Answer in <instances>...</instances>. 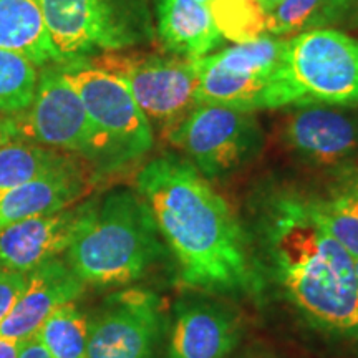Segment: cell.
Segmentation results:
<instances>
[{
	"label": "cell",
	"mask_w": 358,
	"mask_h": 358,
	"mask_svg": "<svg viewBox=\"0 0 358 358\" xmlns=\"http://www.w3.org/2000/svg\"><path fill=\"white\" fill-rule=\"evenodd\" d=\"M136 191L182 287L214 297H261L266 282L249 231L189 161L174 153L151 159L138 173Z\"/></svg>",
	"instance_id": "obj_1"
},
{
	"label": "cell",
	"mask_w": 358,
	"mask_h": 358,
	"mask_svg": "<svg viewBox=\"0 0 358 358\" xmlns=\"http://www.w3.org/2000/svg\"><path fill=\"white\" fill-rule=\"evenodd\" d=\"M249 234L264 282L275 285L308 329L358 342L355 259L322 226L307 196H271Z\"/></svg>",
	"instance_id": "obj_2"
},
{
	"label": "cell",
	"mask_w": 358,
	"mask_h": 358,
	"mask_svg": "<svg viewBox=\"0 0 358 358\" xmlns=\"http://www.w3.org/2000/svg\"><path fill=\"white\" fill-rule=\"evenodd\" d=\"M166 252L145 199L115 189L87 201L65 261L85 285L122 287L145 277Z\"/></svg>",
	"instance_id": "obj_3"
},
{
	"label": "cell",
	"mask_w": 358,
	"mask_h": 358,
	"mask_svg": "<svg viewBox=\"0 0 358 358\" xmlns=\"http://www.w3.org/2000/svg\"><path fill=\"white\" fill-rule=\"evenodd\" d=\"M62 64L131 50L155 38L148 0H42Z\"/></svg>",
	"instance_id": "obj_4"
},
{
	"label": "cell",
	"mask_w": 358,
	"mask_h": 358,
	"mask_svg": "<svg viewBox=\"0 0 358 358\" xmlns=\"http://www.w3.org/2000/svg\"><path fill=\"white\" fill-rule=\"evenodd\" d=\"M15 140L78 156L93 169H120L108 140L98 131L60 65L43 66L29 108L12 116Z\"/></svg>",
	"instance_id": "obj_5"
},
{
	"label": "cell",
	"mask_w": 358,
	"mask_h": 358,
	"mask_svg": "<svg viewBox=\"0 0 358 358\" xmlns=\"http://www.w3.org/2000/svg\"><path fill=\"white\" fill-rule=\"evenodd\" d=\"M289 106L358 108V38L335 29H310L289 38L282 62Z\"/></svg>",
	"instance_id": "obj_6"
},
{
	"label": "cell",
	"mask_w": 358,
	"mask_h": 358,
	"mask_svg": "<svg viewBox=\"0 0 358 358\" xmlns=\"http://www.w3.org/2000/svg\"><path fill=\"white\" fill-rule=\"evenodd\" d=\"M128 85L151 128L166 138L199 105V60L176 55L110 52L87 58Z\"/></svg>",
	"instance_id": "obj_7"
},
{
	"label": "cell",
	"mask_w": 358,
	"mask_h": 358,
	"mask_svg": "<svg viewBox=\"0 0 358 358\" xmlns=\"http://www.w3.org/2000/svg\"><path fill=\"white\" fill-rule=\"evenodd\" d=\"M208 181L229 178L257 159L264 131L254 113L216 105H198L166 134Z\"/></svg>",
	"instance_id": "obj_8"
},
{
	"label": "cell",
	"mask_w": 358,
	"mask_h": 358,
	"mask_svg": "<svg viewBox=\"0 0 358 358\" xmlns=\"http://www.w3.org/2000/svg\"><path fill=\"white\" fill-rule=\"evenodd\" d=\"M58 65L83 101L90 120L108 140L120 168L143 158L153 148V128L122 78L90 60Z\"/></svg>",
	"instance_id": "obj_9"
},
{
	"label": "cell",
	"mask_w": 358,
	"mask_h": 358,
	"mask_svg": "<svg viewBox=\"0 0 358 358\" xmlns=\"http://www.w3.org/2000/svg\"><path fill=\"white\" fill-rule=\"evenodd\" d=\"M168 329L163 297L124 289L106 297L90 319L87 358H156Z\"/></svg>",
	"instance_id": "obj_10"
},
{
	"label": "cell",
	"mask_w": 358,
	"mask_h": 358,
	"mask_svg": "<svg viewBox=\"0 0 358 358\" xmlns=\"http://www.w3.org/2000/svg\"><path fill=\"white\" fill-rule=\"evenodd\" d=\"M280 145L303 166L329 176L358 164V113L330 105H302L285 116Z\"/></svg>",
	"instance_id": "obj_11"
},
{
	"label": "cell",
	"mask_w": 358,
	"mask_h": 358,
	"mask_svg": "<svg viewBox=\"0 0 358 358\" xmlns=\"http://www.w3.org/2000/svg\"><path fill=\"white\" fill-rule=\"evenodd\" d=\"M243 335L244 320L237 308L196 292L174 303L164 358H231Z\"/></svg>",
	"instance_id": "obj_12"
},
{
	"label": "cell",
	"mask_w": 358,
	"mask_h": 358,
	"mask_svg": "<svg viewBox=\"0 0 358 358\" xmlns=\"http://www.w3.org/2000/svg\"><path fill=\"white\" fill-rule=\"evenodd\" d=\"M87 201L0 229V267L29 274L40 264L66 252L80 229Z\"/></svg>",
	"instance_id": "obj_13"
},
{
	"label": "cell",
	"mask_w": 358,
	"mask_h": 358,
	"mask_svg": "<svg viewBox=\"0 0 358 358\" xmlns=\"http://www.w3.org/2000/svg\"><path fill=\"white\" fill-rule=\"evenodd\" d=\"M93 174L87 161L73 156L64 166L7 191L0 196V229L78 204L93 189Z\"/></svg>",
	"instance_id": "obj_14"
},
{
	"label": "cell",
	"mask_w": 358,
	"mask_h": 358,
	"mask_svg": "<svg viewBox=\"0 0 358 358\" xmlns=\"http://www.w3.org/2000/svg\"><path fill=\"white\" fill-rule=\"evenodd\" d=\"M85 287L65 259L53 257L40 264L27 274L24 292L0 322V337L20 342L34 337L58 307L77 301Z\"/></svg>",
	"instance_id": "obj_15"
},
{
	"label": "cell",
	"mask_w": 358,
	"mask_h": 358,
	"mask_svg": "<svg viewBox=\"0 0 358 358\" xmlns=\"http://www.w3.org/2000/svg\"><path fill=\"white\" fill-rule=\"evenodd\" d=\"M155 32L171 55L199 60L221 45L211 10L198 0H155Z\"/></svg>",
	"instance_id": "obj_16"
},
{
	"label": "cell",
	"mask_w": 358,
	"mask_h": 358,
	"mask_svg": "<svg viewBox=\"0 0 358 358\" xmlns=\"http://www.w3.org/2000/svg\"><path fill=\"white\" fill-rule=\"evenodd\" d=\"M0 48L35 66L62 64L48 34L42 0H0Z\"/></svg>",
	"instance_id": "obj_17"
},
{
	"label": "cell",
	"mask_w": 358,
	"mask_h": 358,
	"mask_svg": "<svg viewBox=\"0 0 358 358\" xmlns=\"http://www.w3.org/2000/svg\"><path fill=\"white\" fill-rule=\"evenodd\" d=\"M307 199L322 226L358 259V164L330 176L325 191Z\"/></svg>",
	"instance_id": "obj_18"
},
{
	"label": "cell",
	"mask_w": 358,
	"mask_h": 358,
	"mask_svg": "<svg viewBox=\"0 0 358 358\" xmlns=\"http://www.w3.org/2000/svg\"><path fill=\"white\" fill-rule=\"evenodd\" d=\"M73 155L34 143L12 140L0 146V196L13 187L64 166Z\"/></svg>",
	"instance_id": "obj_19"
},
{
	"label": "cell",
	"mask_w": 358,
	"mask_h": 358,
	"mask_svg": "<svg viewBox=\"0 0 358 358\" xmlns=\"http://www.w3.org/2000/svg\"><path fill=\"white\" fill-rule=\"evenodd\" d=\"M88 334L90 319L70 302L58 307L35 335L53 358H87Z\"/></svg>",
	"instance_id": "obj_20"
},
{
	"label": "cell",
	"mask_w": 358,
	"mask_h": 358,
	"mask_svg": "<svg viewBox=\"0 0 358 358\" xmlns=\"http://www.w3.org/2000/svg\"><path fill=\"white\" fill-rule=\"evenodd\" d=\"M208 7L222 38L244 43L267 34L268 15L259 0H211Z\"/></svg>",
	"instance_id": "obj_21"
},
{
	"label": "cell",
	"mask_w": 358,
	"mask_h": 358,
	"mask_svg": "<svg viewBox=\"0 0 358 358\" xmlns=\"http://www.w3.org/2000/svg\"><path fill=\"white\" fill-rule=\"evenodd\" d=\"M38 83V70L19 53L0 48V113L13 116L29 108Z\"/></svg>",
	"instance_id": "obj_22"
},
{
	"label": "cell",
	"mask_w": 358,
	"mask_h": 358,
	"mask_svg": "<svg viewBox=\"0 0 358 358\" xmlns=\"http://www.w3.org/2000/svg\"><path fill=\"white\" fill-rule=\"evenodd\" d=\"M329 0H282L267 17V34L272 37H289L310 29L324 27Z\"/></svg>",
	"instance_id": "obj_23"
},
{
	"label": "cell",
	"mask_w": 358,
	"mask_h": 358,
	"mask_svg": "<svg viewBox=\"0 0 358 358\" xmlns=\"http://www.w3.org/2000/svg\"><path fill=\"white\" fill-rule=\"evenodd\" d=\"M27 285V274L0 267V322L10 313Z\"/></svg>",
	"instance_id": "obj_24"
},
{
	"label": "cell",
	"mask_w": 358,
	"mask_h": 358,
	"mask_svg": "<svg viewBox=\"0 0 358 358\" xmlns=\"http://www.w3.org/2000/svg\"><path fill=\"white\" fill-rule=\"evenodd\" d=\"M358 19V0H329L324 15V27L338 22Z\"/></svg>",
	"instance_id": "obj_25"
},
{
	"label": "cell",
	"mask_w": 358,
	"mask_h": 358,
	"mask_svg": "<svg viewBox=\"0 0 358 358\" xmlns=\"http://www.w3.org/2000/svg\"><path fill=\"white\" fill-rule=\"evenodd\" d=\"M234 358H279L274 348H271L262 342H252L248 347L237 352Z\"/></svg>",
	"instance_id": "obj_26"
},
{
	"label": "cell",
	"mask_w": 358,
	"mask_h": 358,
	"mask_svg": "<svg viewBox=\"0 0 358 358\" xmlns=\"http://www.w3.org/2000/svg\"><path fill=\"white\" fill-rule=\"evenodd\" d=\"M19 358H53V357L48 353L47 348L43 347V343L40 342L37 335H34V337L24 340Z\"/></svg>",
	"instance_id": "obj_27"
},
{
	"label": "cell",
	"mask_w": 358,
	"mask_h": 358,
	"mask_svg": "<svg viewBox=\"0 0 358 358\" xmlns=\"http://www.w3.org/2000/svg\"><path fill=\"white\" fill-rule=\"evenodd\" d=\"M22 343L20 340L0 337V358H19Z\"/></svg>",
	"instance_id": "obj_28"
},
{
	"label": "cell",
	"mask_w": 358,
	"mask_h": 358,
	"mask_svg": "<svg viewBox=\"0 0 358 358\" xmlns=\"http://www.w3.org/2000/svg\"><path fill=\"white\" fill-rule=\"evenodd\" d=\"M12 140H15V124L12 116L0 113V146L7 145Z\"/></svg>",
	"instance_id": "obj_29"
},
{
	"label": "cell",
	"mask_w": 358,
	"mask_h": 358,
	"mask_svg": "<svg viewBox=\"0 0 358 358\" xmlns=\"http://www.w3.org/2000/svg\"><path fill=\"white\" fill-rule=\"evenodd\" d=\"M259 2H261L262 8L267 12V15H268V13H272L275 10V7L279 6L282 0H259Z\"/></svg>",
	"instance_id": "obj_30"
},
{
	"label": "cell",
	"mask_w": 358,
	"mask_h": 358,
	"mask_svg": "<svg viewBox=\"0 0 358 358\" xmlns=\"http://www.w3.org/2000/svg\"><path fill=\"white\" fill-rule=\"evenodd\" d=\"M198 2H201V3H206V6H208V3L211 2V0H198Z\"/></svg>",
	"instance_id": "obj_31"
},
{
	"label": "cell",
	"mask_w": 358,
	"mask_h": 358,
	"mask_svg": "<svg viewBox=\"0 0 358 358\" xmlns=\"http://www.w3.org/2000/svg\"><path fill=\"white\" fill-rule=\"evenodd\" d=\"M355 271H357V277H358V259H355Z\"/></svg>",
	"instance_id": "obj_32"
},
{
	"label": "cell",
	"mask_w": 358,
	"mask_h": 358,
	"mask_svg": "<svg viewBox=\"0 0 358 358\" xmlns=\"http://www.w3.org/2000/svg\"><path fill=\"white\" fill-rule=\"evenodd\" d=\"M355 24H357V25H358V19H357V20H355Z\"/></svg>",
	"instance_id": "obj_33"
}]
</instances>
